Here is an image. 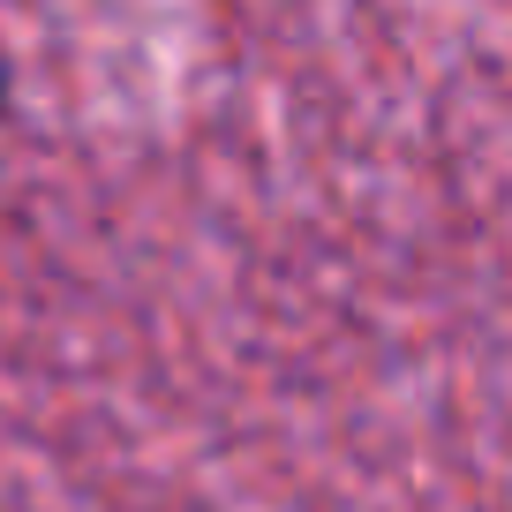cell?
Instances as JSON below:
<instances>
[{
  "mask_svg": "<svg viewBox=\"0 0 512 512\" xmlns=\"http://www.w3.org/2000/svg\"><path fill=\"white\" fill-rule=\"evenodd\" d=\"M0 98H8V68H0Z\"/></svg>",
  "mask_w": 512,
  "mask_h": 512,
  "instance_id": "6da1fadb",
  "label": "cell"
}]
</instances>
